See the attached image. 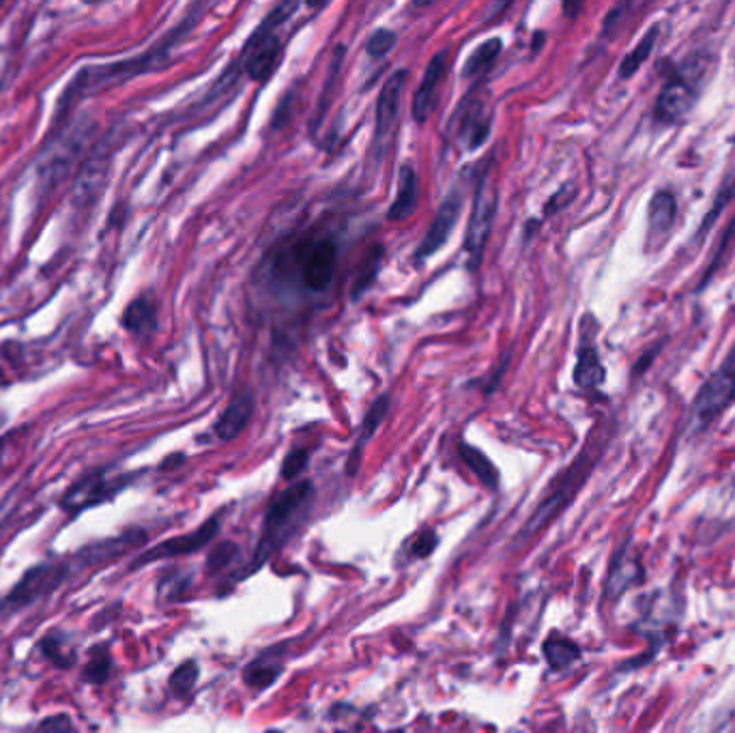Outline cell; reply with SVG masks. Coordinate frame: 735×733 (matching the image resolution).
Listing matches in <instances>:
<instances>
[{
  "label": "cell",
  "instance_id": "1",
  "mask_svg": "<svg viewBox=\"0 0 735 733\" xmlns=\"http://www.w3.org/2000/svg\"><path fill=\"white\" fill-rule=\"evenodd\" d=\"M718 59L712 52H693L675 65L656 99L654 117L660 123H680L695 110L712 80Z\"/></svg>",
  "mask_w": 735,
  "mask_h": 733
},
{
  "label": "cell",
  "instance_id": "2",
  "mask_svg": "<svg viewBox=\"0 0 735 733\" xmlns=\"http://www.w3.org/2000/svg\"><path fill=\"white\" fill-rule=\"evenodd\" d=\"M314 499V484L310 480L295 482L282 491L269 506V512L265 516V527H263V538L258 542V549L254 555V562L250 568L243 572H254L261 568L271 553H276L280 546L288 540V536L299 527L308 514Z\"/></svg>",
  "mask_w": 735,
  "mask_h": 733
},
{
  "label": "cell",
  "instance_id": "3",
  "mask_svg": "<svg viewBox=\"0 0 735 733\" xmlns=\"http://www.w3.org/2000/svg\"><path fill=\"white\" fill-rule=\"evenodd\" d=\"M288 258H291L288 271L295 273L299 284L310 293H323L336 278L340 248L331 235L316 233L301 237L288 252Z\"/></svg>",
  "mask_w": 735,
  "mask_h": 733
},
{
  "label": "cell",
  "instance_id": "4",
  "mask_svg": "<svg viewBox=\"0 0 735 733\" xmlns=\"http://www.w3.org/2000/svg\"><path fill=\"white\" fill-rule=\"evenodd\" d=\"M297 9H299L297 3L278 5L261 24H258L250 39L245 41L239 63L250 80L263 82L273 74V69H276L282 56V41L276 35V31Z\"/></svg>",
  "mask_w": 735,
  "mask_h": 733
},
{
  "label": "cell",
  "instance_id": "5",
  "mask_svg": "<svg viewBox=\"0 0 735 733\" xmlns=\"http://www.w3.org/2000/svg\"><path fill=\"white\" fill-rule=\"evenodd\" d=\"M596 456H598V445L589 441L585 445V450L579 454V458H576V461L564 473H561L559 480H555L551 493L544 497L538 510L533 512V516L527 521V527L523 531L525 538L531 534H538L546 523L555 519V516L568 506L572 497L576 495V491H579L581 484L585 482V478L589 476V471H592L596 463Z\"/></svg>",
  "mask_w": 735,
  "mask_h": 733
},
{
  "label": "cell",
  "instance_id": "6",
  "mask_svg": "<svg viewBox=\"0 0 735 733\" xmlns=\"http://www.w3.org/2000/svg\"><path fill=\"white\" fill-rule=\"evenodd\" d=\"M735 400V344L725 357V362L714 375L703 383L699 394L690 407L688 428L693 433H701L708 428L720 413H723Z\"/></svg>",
  "mask_w": 735,
  "mask_h": 733
},
{
  "label": "cell",
  "instance_id": "7",
  "mask_svg": "<svg viewBox=\"0 0 735 733\" xmlns=\"http://www.w3.org/2000/svg\"><path fill=\"white\" fill-rule=\"evenodd\" d=\"M497 203H499V196H497L495 185L493 181H490L488 172H484L478 185H475V194H473V203H471V218H469L467 233H465L467 265L471 271L478 269L484 258L486 243H488L490 231H493V224H495Z\"/></svg>",
  "mask_w": 735,
  "mask_h": 733
},
{
  "label": "cell",
  "instance_id": "8",
  "mask_svg": "<svg viewBox=\"0 0 735 733\" xmlns=\"http://www.w3.org/2000/svg\"><path fill=\"white\" fill-rule=\"evenodd\" d=\"M409 80L407 69H398L389 76L383 84V89L377 99V117H374V140H372V151L377 157L385 153V142L392 136L396 129L398 117H400V102L402 93Z\"/></svg>",
  "mask_w": 735,
  "mask_h": 733
},
{
  "label": "cell",
  "instance_id": "9",
  "mask_svg": "<svg viewBox=\"0 0 735 733\" xmlns=\"http://www.w3.org/2000/svg\"><path fill=\"white\" fill-rule=\"evenodd\" d=\"M460 211H463V194H460L458 190H452L448 198L441 203L435 220H432L424 239L420 241V248L415 250L417 263H424L426 258L437 254L445 243H448L452 231L456 228V222L460 218Z\"/></svg>",
  "mask_w": 735,
  "mask_h": 733
},
{
  "label": "cell",
  "instance_id": "10",
  "mask_svg": "<svg viewBox=\"0 0 735 733\" xmlns=\"http://www.w3.org/2000/svg\"><path fill=\"white\" fill-rule=\"evenodd\" d=\"M63 577H65V570L59 566H50V564H43V566L28 570L24 574V579L13 587V592L7 596L5 607L22 609L26 605H31L33 600L52 592V589L63 581Z\"/></svg>",
  "mask_w": 735,
  "mask_h": 733
},
{
  "label": "cell",
  "instance_id": "11",
  "mask_svg": "<svg viewBox=\"0 0 735 733\" xmlns=\"http://www.w3.org/2000/svg\"><path fill=\"white\" fill-rule=\"evenodd\" d=\"M220 531V519L218 516H213V519H209L205 525H200L196 531H192V534H185V536H177V538H170L162 544H157L155 549L147 551L144 555L138 557V562L134 566H144L149 562H155V559H166V557H177V555H190V553H196L203 549V546H207L213 536L218 534Z\"/></svg>",
  "mask_w": 735,
  "mask_h": 733
},
{
  "label": "cell",
  "instance_id": "12",
  "mask_svg": "<svg viewBox=\"0 0 735 733\" xmlns=\"http://www.w3.org/2000/svg\"><path fill=\"white\" fill-rule=\"evenodd\" d=\"M454 121H456V136L458 140H463V145L469 151H475L484 145L490 134V125H493L484 110V104L475 95H471V104L469 99L460 104L458 112L452 117V123Z\"/></svg>",
  "mask_w": 735,
  "mask_h": 733
},
{
  "label": "cell",
  "instance_id": "13",
  "mask_svg": "<svg viewBox=\"0 0 735 733\" xmlns=\"http://www.w3.org/2000/svg\"><path fill=\"white\" fill-rule=\"evenodd\" d=\"M448 50H443L439 54H435L430 59L428 67L424 69V76H422V82H420V89L415 91V97H413V119L417 123H426L430 119L432 110H435V104H437V93H439V86L443 82V76H445V63H448Z\"/></svg>",
  "mask_w": 735,
  "mask_h": 733
},
{
  "label": "cell",
  "instance_id": "14",
  "mask_svg": "<svg viewBox=\"0 0 735 733\" xmlns=\"http://www.w3.org/2000/svg\"><path fill=\"white\" fill-rule=\"evenodd\" d=\"M252 413H254V396L248 392L237 394L233 400L228 402V407L224 409L218 422H215L213 426L215 435H218L222 441L237 439L245 430V426H248V422L252 420Z\"/></svg>",
  "mask_w": 735,
  "mask_h": 733
},
{
  "label": "cell",
  "instance_id": "15",
  "mask_svg": "<svg viewBox=\"0 0 735 733\" xmlns=\"http://www.w3.org/2000/svg\"><path fill=\"white\" fill-rule=\"evenodd\" d=\"M417 200H420V181H417V172L411 164L400 168V183L392 207L387 211V222H405L409 220L413 211L417 209Z\"/></svg>",
  "mask_w": 735,
  "mask_h": 733
},
{
  "label": "cell",
  "instance_id": "16",
  "mask_svg": "<svg viewBox=\"0 0 735 733\" xmlns=\"http://www.w3.org/2000/svg\"><path fill=\"white\" fill-rule=\"evenodd\" d=\"M574 383L581 390H598V387L604 383V377H607V370L602 366V359L598 349L594 347V342L583 340L579 353H576V366H574Z\"/></svg>",
  "mask_w": 735,
  "mask_h": 733
},
{
  "label": "cell",
  "instance_id": "17",
  "mask_svg": "<svg viewBox=\"0 0 735 733\" xmlns=\"http://www.w3.org/2000/svg\"><path fill=\"white\" fill-rule=\"evenodd\" d=\"M675 218H677V198H675V194L669 192V190L656 192L654 198H652V203H650V235H647L650 243L652 241L656 243V248L673 231Z\"/></svg>",
  "mask_w": 735,
  "mask_h": 733
},
{
  "label": "cell",
  "instance_id": "18",
  "mask_svg": "<svg viewBox=\"0 0 735 733\" xmlns=\"http://www.w3.org/2000/svg\"><path fill=\"white\" fill-rule=\"evenodd\" d=\"M387 411H389V396L387 394H381L370 405V409L366 413V418L362 422V428H359V437H357V441L353 445L351 456H349V463H347V473H349V476H355V473H357L359 463H362V456H364V448L368 445V441L374 437V433H377V428L385 420Z\"/></svg>",
  "mask_w": 735,
  "mask_h": 733
},
{
  "label": "cell",
  "instance_id": "19",
  "mask_svg": "<svg viewBox=\"0 0 735 733\" xmlns=\"http://www.w3.org/2000/svg\"><path fill=\"white\" fill-rule=\"evenodd\" d=\"M383 258H385V250L383 246H372L368 250V254L364 256V261L359 263L355 276H353V284H351V299L357 301L362 297L370 286L377 280L379 271L383 267Z\"/></svg>",
  "mask_w": 735,
  "mask_h": 733
},
{
  "label": "cell",
  "instance_id": "20",
  "mask_svg": "<svg viewBox=\"0 0 735 733\" xmlns=\"http://www.w3.org/2000/svg\"><path fill=\"white\" fill-rule=\"evenodd\" d=\"M458 454L467 463V467L475 473V478H478L484 486H488L490 491H495V488L499 486V471L493 465V461H490V458L484 452H480L478 448H473V445H469L465 441H460Z\"/></svg>",
  "mask_w": 735,
  "mask_h": 733
},
{
  "label": "cell",
  "instance_id": "21",
  "mask_svg": "<svg viewBox=\"0 0 735 733\" xmlns=\"http://www.w3.org/2000/svg\"><path fill=\"white\" fill-rule=\"evenodd\" d=\"M544 656L553 669H566L581 658V650L574 641L561 635H553L544 641Z\"/></svg>",
  "mask_w": 735,
  "mask_h": 733
},
{
  "label": "cell",
  "instance_id": "22",
  "mask_svg": "<svg viewBox=\"0 0 735 733\" xmlns=\"http://www.w3.org/2000/svg\"><path fill=\"white\" fill-rule=\"evenodd\" d=\"M503 48V41L501 39H488L484 41L482 46H478L473 50V54L467 59L465 67H463V74L467 78H475L480 74H488V69L493 67V63L497 61V56Z\"/></svg>",
  "mask_w": 735,
  "mask_h": 733
},
{
  "label": "cell",
  "instance_id": "23",
  "mask_svg": "<svg viewBox=\"0 0 735 733\" xmlns=\"http://www.w3.org/2000/svg\"><path fill=\"white\" fill-rule=\"evenodd\" d=\"M656 39H658V26L650 28V31L645 33V37L637 43V46H634V50H632V52L626 56V59L622 61V65H619V76H622V78H630V76L637 74L639 67H641L647 59H650V54H652V48H654Z\"/></svg>",
  "mask_w": 735,
  "mask_h": 733
},
{
  "label": "cell",
  "instance_id": "24",
  "mask_svg": "<svg viewBox=\"0 0 735 733\" xmlns=\"http://www.w3.org/2000/svg\"><path fill=\"white\" fill-rule=\"evenodd\" d=\"M155 323H157L155 308H153L151 301H147V299L134 301V304L129 306L127 312H125V325H127V329H132V332H136V334L153 332Z\"/></svg>",
  "mask_w": 735,
  "mask_h": 733
},
{
  "label": "cell",
  "instance_id": "25",
  "mask_svg": "<svg viewBox=\"0 0 735 733\" xmlns=\"http://www.w3.org/2000/svg\"><path fill=\"white\" fill-rule=\"evenodd\" d=\"M398 43V35L389 28H377L366 43V52L372 56V59H383L389 52L394 50V46Z\"/></svg>",
  "mask_w": 735,
  "mask_h": 733
},
{
  "label": "cell",
  "instance_id": "26",
  "mask_svg": "<svg viewBox=\"0 0 735 733\" xmlns=\"http://www.w3.org/2000/svg\"><path fill=\"white\" fill-rule=\"evenodd\" d=\"M198 671H200L198 665L192 663V660H190V663L181 665L179 669H175V673L170 675V691L175 695H179V697L185 695V693H190L194 688V684H196V680H198Z\"/></svg>",
  "mask_w": 735,
  "mask_h": 733
},
{
  "label": "cell",
  "instance_id": "27",
  "mask_svg": "<svg viewBox=\"0 0 735 733\" xmlns=\"http://www.w3.org/2000/svg\"><path fill=\"white\" fill-rule=\"evenodd\" d=\"M278 673H280L278 665H269V663H261V660H256V663L245 671V684L252 688H265L273 684V680L278 678Z\"/></svg>",
  "mask_w": 735,
  "mask_h": 733
},
{
  "label": "cell",
  "instance_id": "28",
  "mask_svg": "<svg viewBox=\"0 0 735 733\" xmlns=\"http://www.w3.org/2000/svg\"><path fill=\"white\" fill-rule=\"evenodd\" d=\"M237 555H239V546L235 542H220L209 555V562H207L209 572L224 570L230 562H233V559H237Z\"/></svg>",
  "mask_w": 735,
  "mask_h": 733
},
{
  "label": "cell",
  "instance_id": "29",
  "mask_svg": "<svg viewBox=\"0 0 735 733\" xmlns=\"http://www.w3.org/2000/svg\"><path fill=\"white\" fill-rule=\"evenodd\" d=\"M308 458H310V452L304 450V448H295V450L288 452L286 458H284V463H282V478L284 480L297 478L299 473L306 469Z\"/></svg>",
  "mask_w": 735,
  "mask_h": 733
},
{
  "label": "cell",
  "instance_id": "30",
  "mask_svg": "<svg viewBox=\"0 0 735 733\" xmlns=\"http://www.w3.org/2000/svg\"><path fill=\"white\" fill-rule=\"evenodd\" d=\"M733 194H735V164H733V168L729 170V175L725 177V183L720 185V192H718V198H716V203H714V209H712V213H710V218L705 220V228H710L714 215L729 203V200L733 198Z\"/></svg>",
  "mask_w": 735,
  "mask_h": 733
},
{
  "label": "cell",
  "instance_id": "31",
  "mask_svg": "<svg viewBox=\"0 0 735 733\" xmlns=\"http://www.w3.org/2000/svg\"><path fill=\"white\" fill-rule=\"evenodd\" d=\"M110 673V656L106 652H99L89 667H86V678L89 682H104Z\"/></svg>",
  "mask_w": 735,
  "mask_h": 733
},
{
  "label": "cell",
  "instance_id": "32",
  "mask_svg": "<svg viewBox=\"0 0 735 733\" xmlns=\"http://www.w3.org/2000/svg\"><path fill=\"white\" fill-rule=\"evenodd\" d=\"M35 733H74V725H71V718L67 714H56L46 718L35 729Z\"/></svg>",
  "mask_w": 735,
  "mask_h": 733
},
{
  "label": "cell",
  "instance_id": "33",
  "mask_svg": "<svg viewBox=\"0 0 735 733\" xmlns=\"http://www.w3.org/2000/svg\"><path fill=\"white\" fill-rule=\"evenodd\" d=\"M435 546H437L435 531L426 529V531H422L420 536L415 538V542H413V555L415 557H428L432 551H435Z\"/></svg>",
  "mask_w": 735,
  "mask_h": 733
},
{
  "label": "cell",
  "instance_id": "34",
  "mask_svg": "<svg viewBox=\"0 0 735 733\" xmlns=\"http://www.w3.org/2000/svg\"><path fill=\"white\" fill-rule=\"evenodd\" d=\"M267 733H280V731H267Z\"/></svg>",
  "mask_w": 735,
  "mask_h": 733
}]
</instances>
